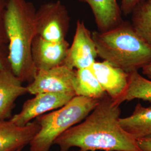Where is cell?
<instances>
[{
    "instance_id": "obj_7",
    "label": "cell",
    "mask_w": 151,
    "mask_h": 151,
    "mask_svg": "<svg viewBox=\"0 0 151 151\" xmlns=\"http://www.w3.org/2000/svg\"><path fill=\"white\" fill-rule=\"evenodd\" d=\"M75 70L61 65L47 70H38L33 81L28 84L27 93L74 92Z\"/></svg>"
},
{
    "instance_id": "obj_14",
    "label": "cell",
    "mask_w": 151,
    "mask_h": 151,
    "mask_svg": "<svg viewBox=\"0 0 151 151\" xmlns=\"http://www.w3.org/2000/svg\"><path fill=\"white\" fill-rule=\"evenodd\" d=\"M122 128L137 140L151 135V105L148 107L138 103L132 114L128 117L120 118Z\"/></svg>"
},
{
    "instance_id": "obj_1",
    "label": "cell",
    "mask_w": 151,
    "mask_h": 151,
    "mask_svg": "<svg viewBox=\"0 0 151 151\" xmlns=\"http://www.w3.org/2000/svg\"><path fill=\"white\" fill-rule=\"evenodd\" d=\"M120 106L106 94L82 122L65 132L55 140L60 151L72 147L83 151H142L137 140L119 124Z\"/></svg>"
},
{
    "instance_id": "obj_10",
    "label": "cell",
    "mask_w": 151,
    "mask_h": 151,
    "mask_svg": "<svg viewBox=\"0 0 151 151\" xmlns=\"http://www.w3.org/2000/svg\"><path fill=\"white\" fill-rule=\"evenodd\" d=\"M104 91L114 101L125 91L128 85L129 73L115 67L107 61H95L89 67Z\"/></svg>"
},
{
    "instance_id": "obj_6",
    "label": "cell",
    "mask_w": 151,
    "mask_h": 151,
    "mask_svg": "<svg viewBox=\"0 0 151 151\" xmlns=\"http://www.w3.org/2000/svg\"><path fill=\"white\" fill-rule=\"evenodd\" d=\"M34 96L24 103L20 113L11 117L14 124L25 126L32 119L64 106L76 95L74 92H42Z\"/></svg>"
},
{
    "instance_id": "obj_15",
    "label": "cell",
    "mask_w": 151,
    "mask_h": 151,
    "mask_svg": "<svg viewBox=\"0 0 151 151\" xmlns=\"http://www.w3.org/2000/svg\"><path fill=\"white\" fill-rule=\"evenodd\" d=\"M135 99L151 101V80L142 76L138 71L129 73L128 85L124 93L114 102L120 105Z\"/></svg>"
},
{
    "instance_id": "obj_4",
    "label": "cell",
    "mask_w": 151,
    "mask_h": 151,
    "mask_svg": "<svg viewBox=\"0 0 151 151\" xmlns=\"http://www.w3.org/2000/svg\"><path fill=\"white\" fill-rule=\"evenodd\" d=\"M100 99L75 96L61 108L39 116L36 120L40 128L29 143L30 151H49L55 140L85 119Z\"/></svg>"
},
{
    "instance_id": "obj_5",
    "label": "cell",
    "mask_w": 151,
    "mask_h": 151,
    "mask_svg": "<svg viewBox=\"0 0 151 151\" xmlns=\"http://www.w3.org/2000/svg\"><path fill=\"white\" fill-rule=\"evenodd\" d=\"M70 18L60 1L40 6L35 14L37 35L52 42L65 40Z\"/></svg>"
},
{
    "instance_id": "obj_24",
    "label": "cell",
    "mask_w": 151,
    "mask_h": 151,
    "mask_svg": "<svg viewBox=\"0 0 151 151\" xmlns=\"http://www.w3.org/2000/svg\"><path fill=\"white\" fill-rule=\"evenodd\" d=\"M150 1H151V0H150Z\"/></svg>"
},
{
    "instance_id": "obj_9",
    "label": "cell",
    "mask_w": 151,
    "mask_h": 151,
    "mask_svg": "<svg viewBox=\"0 0 151 151\" xmlns=\"http://www.w3.org/2000/svg\"><path fill=\"white\" fill-rule=\"evenodd\" d=\"M69 47L66 40L52 42L36 35L32 42V57L37 70H47L63 65Z\"/></svg>"
},
{
    "instance_id": "obj_18",
    "label": "cell",
    "mask_w": 151,
    "mask_h": 151,
    "mask_svg": "<svg viewBox=\"0 0 151 151\" xmlns=\"http://www.w3.org/2000/svg\"><path fill=\"white\" fill-rule=\"evenodd\" d=\"M7 0H0V70L11 68L9 63V41L6 31L4 14Z\"/></svg>"
},
{
    "instance_id": "obj_12",
    "label": "cell",
    "mask_w": 151,
    "mask_h": 151,
    "mask_svg": "<svg viewBox=\"0 0 151 151\" xmlns=\"http://www.w3.org/2000/svg\"><path fill=\"white\" fill-rule=\"evenodd\" d=\"M27 93V87L22 85L11 68L0 70V120L11 116L16 99Z\"/></svg>"
},
{
    "instance_id": "obj_3",
    "label": "cell",
    "mask_w": 151,
    "mask_h": 151,
    "mask_svg": "<svg viewBox=\"0 0 151 151\" xmlns=\"http://www.w3.org/2000/svg\"><path fill=\"white\" fill-rule=\"evenodd\" d=\"M92 37L98 57L127 73L138 71L151 63V48L123 22L106 32L94 31Z\"/></svg>"
},
{
    "instance_id": "obj_13",
    "label": "cell",
    "mask_w": 151,
    "mask_h": 151,
    "mask_svg": "<svg viewBox=\"0 0 151 151\" xmlns=\"http://www.w3.org/2000/svg\"><path fill=\"white\" fill-rule=\"evenodd\" d=\"M90 7L99 32H106L124 22L117 0H79Z\"/></svg>"
},
{
    "instance_id": "obj_11",
    "label": "cell",
    "mask_w": 151,
    "mask_h": 151,
    "mask_svg": "<svg viewBox=\"0 0 151 151\" xmlns=\"http://www.w3.org/2000/svg\"><path fill=\"white\" fill-rule=\"evenodd\" d=\"M40 126L37 120L18 126L11 120H0V151H15L30 143Z\"/></svg>"
},
{
    "instance_id": "obj_22",
    "label": "cell",
    "mask_w": 151,
    "mask_h": 151,
    "mask_svg": "<svg viewBox=\"0 0 151 151\" xmlns=\"http://www.w3.org/2000/svg\"><path fill=\"white\" fill-rule=\"evenodd\" d=\"M22 151V150H21V149H20V150H17V151Z\"/></svg>"
},
{
    "instance_id": "obj_2",
    "label": "cell",
    "mask_w": 151,
    "mask_h": 151,
    "mask_svg": "<svg viewBox=\"0 0 151 151\" xmlns=\"http://www.w3.org/2000/svg\"><path fill=\"white\" fill-rule=\"evenodd\" d=\"M36 11L27 0H7L4 14L11 70L22 82L28 83L37 72L32 57V42L37 35Z\"/></svg>"
},
{
    "instance_id": "obj_20",
    "label": "cell",
    "mask_w": 151,
    "mask_h": 151,
    "mask_svg": "<svg viewBox=\"0 0 151 151\" xmlns=\"http://www.w3.org/2000/svg\"><path fill=\"white\" fill-rule=\"evenodd\" d=\"M138 146L142 151H151V135L137 140Z\"/></svg>"
},
{
    "instance_id": "obj_8",
    "label": "cell",
    "mask_w": 151,
    "mask_h": 151,
    "mask_svg": "<svg viewBox=\"0 0 151 151\" xmlns=\"http://www.w3.org/2000/svg\"><path fill=\"white\" fill-rule=\"evenodd\" d=\"M98 57L92 32L83 21L78 20L72 43L63 65L73 70L89 68Z\"/></svg>"
},
{
    "instance_id": "obj_17",
    "label": "cell",
    "mask_w": 151,
    "mask_h": 151,
    "mask_svg": "<svg viewBox=\"0 0 151 151\" xmlns=\"http://www.w3.org/2000/svg\"><path fill=\"white\" fill-rule=\"evenodd\" d=\"M131 25L151 48V1L145 0L135 7L132 12Z\"/></svg>"
},
{
    "instance_id": "obj_19",
    "label": "cell",
    "mask_w": 151,
    "mask_h": 151,
    "mask_svg": "<svg viewBox=\"0 0 151 151\" xmlns=\"http://www.w3.org/2000/svg\"><path fill=\"white\" fill-rule=\"evenodd\" d=\"M145 0H122L120 9L122 12L127 15L132 14L135 7Z\"/></svg>"
},
{
    "instance_id": "obj_23",
    "label": "cell",
    "mask_w": 151,
    "mask_h": 151,
    "mask_svg": "<svg viewBox=\"0 0 151 151\" xmlns=\"http://www.w3.org/2000/svg\"><path fill=\"white\" fill-rule=\"evenodd\" d=\"M83 151V150H78V151Z\"/></svg>"
},
{
    "instance_id": "obj_16",
    "label": "cell",
    "mask_w": 151,
    "mask_h": 151,
    "mask_svg": "<svg viewBox=\"0 0 151 151\" xmlns=\"http://www.w3.org/2000/svg\"><path fill=\"white\" fill-rule=\"evenodd\" d=\"M73 88L76 96L100 99L106 94L90 68L76 70Z\"/></svg>"
},
{
    "instance_id": "obj_21",
    "label": "cell",
    "mask_w": 151,
    "mask_h": 151,
    "mask_svg": "<svg viewBox=\"0 0 151 151\" xmlns=\"http://www.w3.org/2000/svg\"><path fill=\"white\" fill-rule=\"evenodd\" d=\"M142 70L143 74L146 76L148 78V79H150L151 80V63L149 65H146Z\"/></svg>"
}]
</instances>
